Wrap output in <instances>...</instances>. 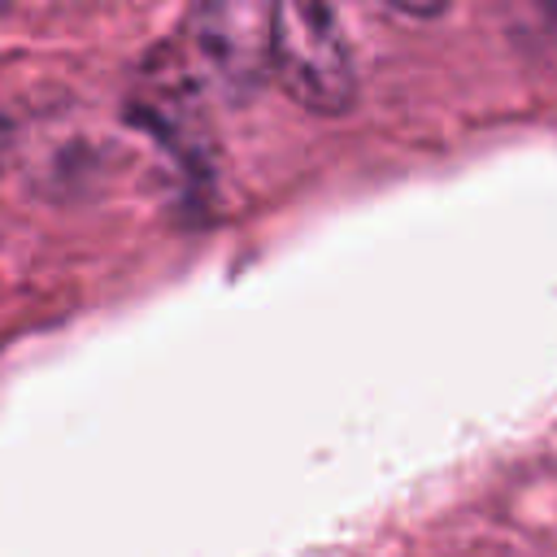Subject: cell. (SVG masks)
Here are the masks:
<instances>
[{"label":"cell","mask_w":557,"mask_h":557,"mask_svg":"<svg viewBox=\"0 0 557 557\" xmlns=\"http://www.w3.org/2000/svg\"><path fill=\"white\" fill-rule=\"evenodd\" d=\"M396 13H405V17H440L453 0H387Z\"/></svg>","instance_id":"3957f363"},{"label":"cell","mask_w":557,"mask_h":557,"mask_svg":"<svg viewBox=\"0 0 557 557\" xmlns=\"http://www.w3.org/2000/svg\"><path fill=\"white\" fill-rule=\"evenodd\" d=\"M540 4H544V9H553V13H557V0H540Z\"/></svg>","instance_id":"277c9868"},{"label":"cell","mask_w":557,"mask_h":557,"mask_svg":"<svg viewBox=\"0 0 557 557\" xmlns=\"http://www.w3.org/2000/svg\"><path fill=\"white\" fill-rule=\"evenodd\" d=\"M274 78L309 113H348L357 70L335 0H274Z\"/></svg>","instance_id":"6da1fadb"},{"label":"cell","mask_w":557,"mask_h":557,"mask_svg":"<svg viewBox=\"0 0 557 557\" xmlns=\"http://www.w3.org/2000/svg\"><path fill=\"white\" fill-rule=\"evenodd\" d=\"M196 70L226 96H252L274 74V0H205L187 26Z\"/></svg>","instance_id":"7a4b0ae2"}]
</instances>
